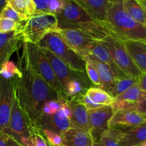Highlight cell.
I'll return each instance as SVG.
<instances>
[{
  "label": "cell",
  "mask_w": 146,
  "mask_h": 146,
  "mask_svg": "<svg viewBox=\"0 0 146 146\" xmlns=\"http://www.w3.org/2000/svg\"><path fill=\"white\" fill-rule=\"evenodd\" d=\"M34 132L28 118L20 106L15 93L9 123L8 134L12 135L22 146H25Z\"/></svg>",
  "instance_id": "cell-8"
},
{
  "label": "cell",
  "mask_w": 146,
  "mask_h": 146,
  "mask_svg": "<svg viewBox=\"0 0 146 146\" xmlns=\"http://www.w3.org/2000/svg\"><path fill=\"white\" fill-rule=\"evenodd\" d=\"M88 56H91V58L108 66L113 72L116 79L127 77L115 65L108 49L101 41H94L88 51Z\"/></svg>",
  "instance_id": "cell-18"
},
{
  "label": "cell",
  "mask_w": 146,
  "mask_h": 146,
  "mask_svg": "<svg viewBox=\"0 0 146 146\" xmlns=\"http://www.w3.org/2000/svg\"><path fill=\"white\" fill-rule=\"evenodd\" d=\"M25 22L18 23L9 19L0 18V33H7L22 29Z\"/></svg>",
  "instance_id": "cell-29"
},
{
  "label": "cell",
  "mask_w": 146,
  "mask_h": 146,
  "mask_svg": "<svg viewBox=\"0 0 146 146\" xmlns=\"http://www.w3.org/2000/svg\"><path fill=\"white\" fill-rule=\"evenodd\" d=\"M86 58H88L89 61H91L96 68L101 81V89L108 93L111 96L114 97V88L116 78L111 68L106 64L100 62L98 60L91 58V56L86 57L84 60Z\"/></svg>",
  "instance_id": "cell-20"
},
{
  "label": "cell",
  "mask_w": 146,
  "mask_h": 146,
  "mask_svg": "<svg viewBox=\"0 0 146 146\" xmlns=\"http://www.w3.org/2000/svg\"><path fill=\"white\" fill-rule=\"evenodd\" d=\"M123 44L134 64L142 74H146V41L127 39Z\"/></svg>",
  "instance_id": "cell-19"
},
{
  "label": "cell",
  "mask_w": 146,
  "mask_h": 146,
  "mask_svg": "<svg viewBox=\"0 0 146 146\" xmlns=\"http://www.w3.org/2000/svg\"><path fill=\"white\" fill-rule=\"evenodd\" d=\"M21 51H17V76L16 94L20 106L33 128L37 129L44 104L50 100L64 99L33 70L27 55L24 42ZM65 100V99H64Z\"/></svg>",
  "instance_id": "cell-1"
},
{
  "label": "cell",
  "mask_w": 146,
  "mask_h": 146,
  "mask_svg": "<svg viewBox=\"0 0 146 146\" xmlns=\"http://www.w3.org/2000/svg\"><path fill=\"white\" fill-rule=\"evenodd\" d=\"M46 144H47V146H51V145H50L49 144H48V143H46Z\"/></svg>",
  "instance_id": "cell-42"
},
{
  "label": "cell",
  "mask_w": 146,
  "mask_h": 146,
  "mask_svg": "<svg viewBox=\"0 0 146 146\" xmlns=\"http://www.w3.org/2000/svg\"><path fill=\"white\" fill-rule=\"evenodd\" d=\"M137 146H146V141H144L143 143H142L141 144H140V145H137Z\"/></svg>",
  "instance_id": "cell-41"
},
{
  "label": "cell",
  "mask_w": 146,
  "mask_h": 146,
  "mask_svg": "<svg viewBox=\"0 0 146 146\" xmlns=\"http://www.w3.org/2000/svg\"><path fill=\"white\" fill-rule=\"evenodd\" d=\"M18 76L6 78L0 75V132L8 133Z\"/></svg>",
  "instance_id": "cell-9"
},
{
  "label": "cell",
  "mask_w": 146,
  "mask_h": 146,
  "mask_svg": "<svg viewBox=\"0 0 146 146\" xmlns=\"http://www.w3.org/2000/svg\"><path fill=\"white\" fill-rule=\"evenodd\" d=\"M64 146H95L91 133L76 128H70L61 134Z\"/></svg>",
  "instance_id": "cell-21"
},
{
  "label": "cell",
  "mask_w": 146,
  "mask_h": 146,
  "mask_svg": "<svg viewBox=\"0 0 146 146\" xmlns=\"http://www.w3.org/2000/svg\"><path fill=\"white\" fill-rule=\"evenodd\" d=\"M138 84L143 91L146 92V74H142L138 79Z\"/></svg>",
  "instance_id": "cell-38"
},
{
  "label": "cell",
  "mask_w": 146,
  "mask_h": 146,
  "mask_svg": "<svg viewBox=\"0 0 146 146\" xmlns=\"http://www.w3.org/2000/svg\"><path fill=\"white\" fill-rule=\"evenodd\" d=\"M56 17L58 28L79 30L96 41H102L108 36H114L105 24L92 18L75 0H65L64 9Z\"/></svg>",
  "instance_id": "cell-2"
},
{
  "label": "cell",
  "mask_w": 146,
  "mask_h": 146,
  "mask_svg": "<svg viewBox=\"0 0 146 146\" xmlns=\"http://www.w3.org/2000/svg\"><path fill=\"white\" fill-rule=\"evenodd\" d=\"M23 36L21 29L0 33V70L14 52H17L22 46Z\"/></svg>",
  "instance_id": "cell-14"
},
{
  "label": "cell",
  "mask_w": 146,
  "mask_h": 146,
  "mask_svg": "<svg viewBox=\"0 0 146 146\" xmlns=\"http://www.w3.org/2000/svg\"><path fill=\"white\" fill-rule=\"evenodd\" d=\"M92 18L101 24L107 22V14L111 1L109 0H75Z\"/></svg>",
  "instance_id": "cell-17"
},
{
  "label": "cell",
  "mask_w": 146,
  "mask_h": 146,
  "mask_svg": "<svg viewBox=\"0 0 146 146\" xmlns=\"http://www.w3.org/2000/svg\"><path fill=\"white\" fill-rule=\"evenodd\" d=\"M40 133L42 135L46 142L51 146H64L62 138L61 135L51 131L49 130H39Z\"/></svg>",
  "instance_id": "cell-30"
},
{
  "label": "cell",
  "mask_w": 146,
  "mask_h": 146,
  "mask_svg": "<svg viewBox=\"0 0 146 146\" xmlns=\"http://www.w3.org/2000/svg\"><path fill=\"white\" fill-rule=\"evenodd\" d=\"M0 75L4 78H9L20 75V71L17 65L14 64L12 61H8L3 65L0 70Z\"/></svg>",
  "instance_id": "cell-34"
},
{
  "label": "cell",
  "mask_w": 146,
  "mask_h": 146,
  "mask_svg": "<svg viewBox=\"0 0 146 146\" xmlns=\"http://www.w3.org/2000/svg\"><path fill=\"white\" fill-rule=\"evenodd\" d=\"M135 111L146 116V92L145 91H143L141 98L135 107Z\"/></svg>",
  "instance_id": "cell-37"
},
{
  "label": "cell",
  "mask_w": 146,
  "mask_h": 146,
  "mask_svg": "<svg viewBox=\"0 0 146 146\" xmlns=\"http://www.w3.org/2000/svg\"><path fill=\"white\" fill-rule=\"evenodd\" d=\"M90 133L94 144L99 141L102 134L108 129V123L114 112L111 106H102L88 110Z\"/></svg>",
  "instance_id": "cell-11"
},
{
  "label": "cell",
  "mask_w": 146,
  "mask_h": 146,
  "mask_svg": "<svg viewBox=\"0 0 146 146\" xmlns=\"http://www.w3.org/2000/svg\"><path fill=\"white\" fill-rule=\"evenodd\" d=\"M65 0H48V14L58 16L64 9Z\"/></svg>",
  "instance_id": "cell-35"
},
{
  "label": "cell",
  "mask_w": 146,
  "mask_h": 146,
  "mask_svg": "<svg viewBox=\"0 0 146 146\" xmlns=\"http://www.w3.org/2000/svg\"><path fill=\"white\" fill-rule=\"evenodd\" d=\"M123 8L135 22L146 27V15L139 0H122Z\"/></svg>",
  "instance_id": "cell-24"
},
{
  "label": "cell",
  "mask_w": 146,
  "mask_h": 146,
  "mask_svg": "<svg viewBox=\"0 0 146 146\" xmlns=\"http://www.w3.org/2000/svg\"><path fill=\"white\" fill-rule=\"evenodd\" d=\"M27 55L30 66L48 86L64 98L58 83L54 74L51 66L42 48L36 44L24 42Z\"/></svg>",
  "instance_id": "cell-6"
},
{
  "label": "cell",
  "mask_w": 146,
  "mask_h": 146,
  "mask_svg": "<svg viewBox=\"0 0 146 146\" xmlns=\"http://www.w3.org/2000/svg\"><path fill=\"white\" fill-rule=\"evenodd\" d=\"M65 101L64 99H58L46 101L43 106L41 113L45 115H52L56 113L61 108V104Z\"/></svg>",
  "instance_id": "cell-31"
},
{
  "label": "cell",
  "mask_w": 146,
  "mask_h": 146,
  "mask_svg": "<svg viewBox=\"0 0 146 146\" xmlns=\"http://www.w3.org/2000/svg\"><path fill=\"white\" fill-rule=\"evenodd\" d=\"M7 3V0H0V9H1L4 7H5Z\"/></svg>",
  "instance_id": "cell-40"
},
{
  "label": "cell",
  "mask_w": 146,
  "mask_h": 146,
  "mask_svg": "<svg viewBox=\"0 0 146 146\" xmlns=\"http://www.w3.org/2000/svg\"><path fill=\"white\" fill-rule=\"evenodd\" d=\"M70 128H73L71 121L61 108L52 115H41L37 129L49 130L61 135Z\"/></svg>",
  "instance_id": "cell-15"
},
{
  "label": "cell",
  "mask_w": 146,
  "mask_h": 146,
  "mask_svg": "<svg viewBox=\"0 0 146 146\" xmlns=\"http://www.w3.org/2000/svg\"><path fill=\"white\" fill-rule=\"evenodd\" d=\"M86 72L87 76L89 78L90 81L92 83L93 85L95 87L97 88H101V81H100L99 76H98V72H97V70L96 68V67L94 66V64L91 63V61L88 59V58H86Z\"/></svg>",
  "instance_id": "cell-32"
},
{
  "label": "cell",
  "mask_w": 146,
  "mask_h": 146,
  "mask_svg": "<svg viewBox=\"0 0 146 146\" xmlns=\"http://www.w3.org/2000/svg\"><path fill=\"white\" fill-rule=\"evenodd\" d=\"M58 29L56 16L50 14H34L26 21L21 34L24 42L38 44L46 34Z\"/></svg>",
  "instance_id": "cell-5"
},
{
  "label": "cell",
  "mask_w": 146,
  "mask_h": 146,
  "mask_svg": "<svg viewBox=\"0 0 146 146\" xmlns=\"http://www.w3.org/2000/svg\"><path fill=\"white\" fill-rule=\"evenodd\" d=\"M119 131L108 128L101 135L99 141L95 146H120L117 142V136Z\"/></svg>",
  "instance_id": "cell-27"
},
{
  "label": "cell",
  "mask_w": 146,
  "mask_h": 146,
  "mask_svg": "<svg viewBox=\"0 0 146 146\" xmlns=\"http://www.w3.org/2000/svg\"><path fill=\"white\" fill-rule=\"evenodd\" d=\"M106 27L115 36L146 41V27L135 22L123 8L122 0L111 1L107 14Z\"/></svg>",
  "instance_id": "cell-3"
},
{
  "label": "cell",
  "mask_w": 146,
  "mask_h": 146,
  "mask_svg": "<svg viewBox=\"0 0 146 146\" xmlns=\"http://www.w3.org/2000/svg\"><path fill=\"white\" fill-rule=\"evenodd\" d=\"M86 96L97 105L101 106H112L115 102V98L97 87H91L86 91Z\"/></svg>",
  "instance_id": "cell-25"
},
{
  "label": "cell",
  "mask_w": 146,
  "mask_h": 146,
  "mask_svg": "<svg viewBox=\"0 0 146 146\" xmlns=\"http://www.w3.org/2000/svg\"><path fill=\"white\" fill-rule=\"evenodd\" d=\"M0 18L9 19L14 20V21H17L18 23H24L26 21L8 3H7L5 7H4L1 9Z\"/></svg>",
  "instance_id": "cell-33"
},
{
  "label": "cell",
  "mask_w": 146,
  "mask_h": 146,
  "mask_svg": "<svg viewBox=\"0 0 146 146\" xmlns=\"http://www.w3.org/2000/svg\"><path fill=\"white\" fill-rule=\"evenodd\" d=\"M106 47L115 65L127 77L138 80L142 73L134 64L127 51L123 41L115 36H108L101 41Z\"/></svg>",
  "instance_id": "cell-7"
},
{
  "label": "cell",
  "mask_w": 146,
  "mask_h": 146,
  "mask_svg": "<svg viewBox=\"0 0 146 146\" xmlns=\"http://www.w3.org/2000/svg\"><path fill=\"white\" fill-rule=\"evenodd\" d=\"M146 122V116L135 110H122L114 113L110 120V129L123 132L141 125Z\"/></svg>",
  "instance_id": "cell-13"
},
{
  "label": "cell",
  "mask_w": 146,
  "mask_h": 146,
  "mask_svg": "<svg viewBox=\"0 0 146 146\" xmlns=\"http://www.w3.org/2000/svg\"><path fill=\"white\" fill-rule=\"evenodd\" d=\"M143 91L138 83L115 98V102L112 105L113 112L122 110H135L142 96Z\"/></svg>",
  "instance_id": "cell-16"
},
{
  "label": "cell",
  "mask_w": 146,
  "mask_h": 146,
  "mask_svg": "<svg viewBox=\"0 0 146 146\" xmlns=\"http://www.w3.org/2000/svg\"><path fill=\"white\" fill-rule=\"evenodd\" d=\"M137 83H138V80L128 78V77L116 79L115 88H114V98H116L117 96L121 95L124 91H125Z\"/></svg>",
  "instance_id": "cell-28"
},
{
  "label": "cell",
  "mask_w": 146,
  "mask_h": 146,
  "mask_svg": "<svg viewBox=\"0 0 146 146\" xmlns=\"http://www.w3.org/2000/svg\"><path fill=\"white\" fill-rule=\"evenodd\" d=\"M0 146H22L12 135L0 132Z\"/></svg>",
  "instance_id": "cell-36"
},
{
  "label": "cell",
  "mask_w": 146,
  "mask_h": 146,
  "mask_svg": "<svg viewBox=\"0 0 146 146\" xmlns=\"http://www.w3.org/2000/svg\"><path fill=\"white\" fill-rule=\"evenodd\" d=\"M146 141V122L126 131L118 133L117 142L120 146H137Z\"/></svg>",
  "instance_id": "cell-22"
},
{
  "label": "cell",
  "mask_w": 146,
  "mask_h": 146,
  "mask_svg": "<svg viewBox=\"0 0 146 146\" xmlns=\"http://www.w3.org/2000/svg\"><path fill=\"white\" fill-rule=\"evenodd\" d=\"M43 51H44L46 56L47 57L50 64H51V68H52L54 75L56 78L58 85L61 88L63 97H64V90H65L66 87L68 85V83L74 80L75 78H78V77L86 76V73L79 72V71L71 69L67 64L63 62L60 58L56 56L55 55H54L52 53L48 51V50L43 49Z\"/></svg>",
  "instance_id": "cell-12"
},
{
  "label": "cell",
  "mask_w": 146,
  "mask_h": 146,
  "mask_svg": "<svg viewBox=\"0 0 146 146\" xmlns=\"http://www.w3.org/2000/svg\"><path fill=\"white\" fill-rule=\"evenodd\" d=\"M58 33L64 42L81 58L88 56V51L95 40L79 30L74 29H59Z\"/></svg>",
  "instance_id": "cell-10"
},
{
  "label": "cell",
  "mask_w": 146,
  "mask_h": 146,
  "mask_svg": "<svg viewBox=\"0 0 146 146\" xmlns=\"http://www.w3.org/2000/svg\"><path fill=\"white\" fill-rule=\"evenodd\" d=\"M36 45L41 48L48 50L52 53L71 69L86 73L85 60L71 49L57 32H51L46 34Z\"/></svg>",
  "instance_id": "cell-4"
},
{
  "label": "cell",
  "mask_w": 146,
  "mask_h": 146,
  "mask_svg": "<svg viewBox=\"0 0 146 146\" xmlns=\"http://www.w3.org/2000/svg\"><path fill=\"white\" fill-rule=\"evenodd\" d=\"M139 1L141 4V5H142V7H143L144 11H145V15H146V0H139Z\"/></svg>",
  "instance_id": "cell-39"
},
{
  "label": "cell",
  "mask_w": 146,
  "mask_h": 146,
  "mask_svg": "<svg viewBox=\"0 0 146 146\" xmlns=\"http://www.w3.org/2000/svg\"><path fill=\"white\" fill-rule=\"evenodd\" d=\"M71 109L70 118L73 128H78L90 133L88 109L83 104L76 101H67Z\"/></svg>",
  "instance_id": "cell-23"
},
{
  "label": "cell",
  "mask_w": 146,
  "mask_h": 146,
  "mask_svg": "<svg viewBox=\"0 0 146 146\" xmlns=\"http://www.w3.org/2000/svg\"><path fill=\"white\" fill-rule=\"evenodd\" d=\"M7 3L24 19V21L35 14L33 0H7Z\"/></svg>",
  "instance_id": "cell-26"
}]
</instances>
